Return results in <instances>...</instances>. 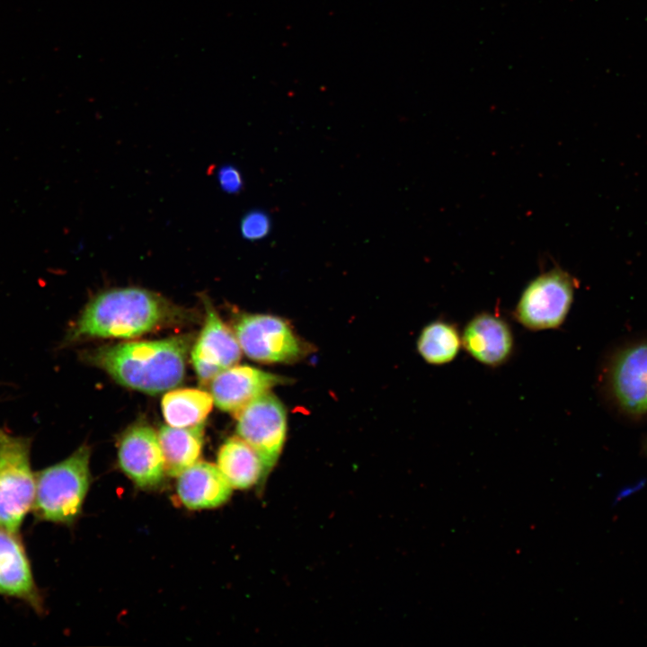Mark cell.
<instances>
[{
	"mask_svg": "<svg viewBox=\"0 0 647 647\" xmlns=\"http://www.w3.org/2000/svg\"><path fill=\"white\" fill-rule=\"evenodd\" d=\"M462 343L481 363L496 367L506 361L512 350L513 338L507 323L492 314L482 313L465 325Z\"/></svg>",
	"mask_w": 647,
	"mask_h": 647,
	"instance_id": "cell-13",
	"label": "cell"
},
{
	"mask_svg": "<svg viewBox=\"0 0 647 647\" xmlns=\"http://www.w3.org/2000/svg\"><path fill=\"white\" fill-rule=\"evenodd\" d=\"M460 335L456 328L446 322L430 323L421 331L417 349L429 363L441 365L453 360L459 351Z\"/></svg>",
	"mask_w": 647,
	"mask_h": 647,
	"instance_id": "cell-18",
	"label": "cell"
},
{
	"mask_svg": "<svg viewBox=\"0 0 647 647\" xmlns=\"http://www.w3.org/2000/svg\"><path fill=\"white\" fill-rule=\"evenodd\" d=\"M610 383L619 405L632 414L647 412V342L622 350L615 359Z\"/></svg>",
	"mask_w": 647,
	"mask_h": 647,
	"instance_id": "cell-12",
	"label": "cell"
},
{
	"mask_svg": "<svg viewBox=\"0 0 647 647\" xmlns=\"http://www.w3.org/2000/svg\"><path fill=\"white\" fill-rule=\"evenodd\" d=\"M217 465L233 489H250L267 477L260 456L238 435L221 445Z\"/></svg>",
	"mask_w": 647,
	"mask_h": 647,
	"instance_id": "cell-15",
	"label": "cell"
},
{
	"mask_svg": "<svg viewBox=\"0 0 647 647\" xmlns=\"http://www.w3.org/2000/svg\"><path fill=\"white\" fill-rule=\"evenodd\" d=\"M191 338L133 341L86 351L83 359L123 386L155 394L171 390L185 376Z\"/></svg>",
	"mask_w": 647,
	"mask_h": 647,
	"instance_id": "cell-2",
	"label": "cell"
},
{
	"mask_svg": "<svg viewBox=\"0 0 647 647\" xmlns=\"http://www.w3.org/2000/svg\"><path fill=\"white\" fill-rule=\"evenodd\" d=\"M118 461L123 473L139 488L153 489L165 470L158 434L147 424L129 427L120 439Z\"/></svg>",
	"mask_w": 647,
	"mask_h": 647,
	"instance_id": "cell-9",
	"label": "cell"
},
{
	"mask_svg": "<svg viewBox=\"0 0 647 647\" xmlns=\"http://www.w3.org/2000/svg\"><path fill=\"white\" fill-rule=\"evenodd\" d=\"M177 477L178 497L189 510L217 508L234 490L217 465L205 461L196 462Z\"/></svg>",
	"mask_w": 647,
	"mask_h": 647,
	"instance_id": "cell-14",
	"label": "cell"
},
{
	"mask_svg": "<svg viewBox=\"0 0 647 647\" xmlns=\"http://www.w3.org/2000/svg\"><path fill=\"white\" fill-rule=\"evenodd\" d=\"M91 449L83 445L69 456L35 472L31 511L35 521L72 525L79 518L90 486Z\"/></svg>",
	"mask_w": 647,
	"mask_h": 647,
	"instance_id": "cell-3",
	"label": "cell"
},
{
	"mask_svg": "<svg viewBox=\"0 0 647 647\" xmlns=\"http://www.w3.org/2000/svg\"><path fill=\"white\" fill-rule=\"evenodd\" d=\"M184 316L180 308L154 291L137 287L111 288L86 304L68 329L64 344L93 338H135Z\"/></svg>",
	"mask_w": 647,
	"mask_h": 647,
	"instance_id": "cell-1",
	"label": "cell"
},
{
	"mask_svg": "<svg viewBox=\"0 0 647 647\" xmlns=\"http://www.w3.org/2000/svg\"><path fill=\"white\" fill-rule=\"evenodd\" d=\"M31 441L0 428V527L18 535L35 496Z\"/></svg>",
	"mask_w": 647,
	"mask_h": 647,
	"instance_id": "cell-4",
	"label": "cell"
},
{
	"mask_svg": "<svg viewBox=\"0 0 647 647\" xmlns=\"http://www.w3.org/2000/svg\"><path fill=\"white\" fill-rule=\"evenodd\" d=\"M210 393L196 388L169 390L161 402L165 422L172 427L189 428L203 425L212 410Z\"/></svg>",
	"mask_w": 647,
	"mask_h": 647,
	"instance_id": "cell-17",
	"label": "cell"
},
{
	"mask_svg": "<svg viewBox=\"0 0 647 647\" xmlns=\"http://www.w3.org/2000/svg\"><path fill=\"white\" fill-rule=\"evenodd\" d=\"M157 434L166 474L178 476L199 461L204 441L203 425L189 428L164 425Z\"/></svg>",
	"mask_w": 647,
	"mask_h": 647,
	"instance_id": "cell-16",
	"label": "cell"
},
{
	"mask_svg": "<svg viewBox=\"0 0 647 647\" xmlns=\"http://www.w3.org/2000/svg\"><path fill=\"white\" fill-rule=\"evenodd\" d=\"M220 187L227 193H236L243 188V179L233 165H224L217 172Z\"/></svg>",
	"mask_w": 647,
	"mask_h": 647,
	"instance_id": "cell-20",
	"label": "cell"
},
{
	"mask_svg": "<svg viewBox=\"0 0 647 647\" xmlns=\"http://www.w3.org/2000/svg\"><path fill=\"white\" fill-rule=\"evenodd\" d=\"M235 415L237 435L257 452L268 475L277 464L286 440L287 412L284 405L268 391Z\"/></svg>",
	"mask_w": 647,
	"mask_h": 647,
	"instance_id": "cell-6",
	"label": "cell"
},
{
	"mask_svg": "<svg viewBox=\"0 0 647 647\" xmlns=\"http://www.w3.org/2000/svg\"><path fill=\"white\" fill-rule=\"evenodd\" d=\"M574 287V279L559 267L538 275L521 294L516 320L534 331L557 328L569 312Z\"/></svg>",
	"mask_w": 647,
	"mask_h": 647,
	"instance_id": "cell-5",
	"label": "cell"
},
{
	"mask_svg": "<svg viewBox=\"0 0 647 647\" xmlns=\"http://www.w3.org/2000/svg\"><path fill=\"white\" fill-rule=\"evenodd\" d=\"M270 229V221L269 217L260 210H253L245 214L240 224L243 236L253 241L265 237Z\"/></svg>",
	"mask_w": 647,
	"mask_h": 647,
	"instance_id": "cell-19",
	"label": "cell"
},
{
	"mask_svg": "<svg viewBox=\"0 0 647 647\" xmlns=\"http://www.w3.org/2000/svg\"><path fill=\"white\" fill-rule=\"evenodd\" d=\"M0 595L22 600L38 615L44 612L42 595L35 582L21 536L0 527Z\"/></svg>",
	"mask_w": 647,
	"mask_h": 647,
	"instance_id": "cell-10",
	"label": "cell"
},
{
	"mask_svg": "<svg viewBox=\"0 0 647 647\" xmlns=\"http://www.w3.org/2000/svg\"><path fill=\"white\" fill-rule=\"evenodd\" d=\"M242 351L261 363L294 360L302 354V346L288 324L270 315H244L235 325Z\"/></svg>",
	"mask_w": 647,
	"mask_h": 647,
	"instance_id": "cell-7",
	"label": "cell"
},
{
	"mask_svg": "<svg viewBox=\"0 0 647 647\" xmlns=\"http://www.w3.org/2000/svg\"><path fill=\"white\" fill-rule=\"evenodd\" d=\"M286 382L281 376L251 366L234 365L217 374L208 385L216 405L235 414L271 387Z\"/></svg>",
	"mask_w": 647,
	"mask_h": 647,
	"instance_id": "cell-11",
	"label": "cell"
},
{
	"mask_svg": "<svg viewBox=\"0 0 647 647\" xmlns=\"http://www.w3.org/2000/svg\"><path fill=\"white\" fill-rule=\"evenodd\" d=\"M205 321L193 344L191 361L202 385L208 383L221 371L236 365L242 349L235 333L221 320L210 302L204 300Z\"/></svg>",
	"mask_w": 647,
	"mask_h": 647,
	"instance_id": "cell-8",
	"label": "cell"
}]
</instances>
